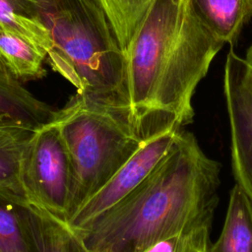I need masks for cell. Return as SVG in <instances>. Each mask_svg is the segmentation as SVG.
Listing matches in <instances>:
<instances>
[{"label":"cell","mask_w":252,"mask_h":252,"mask_svg":"<svg viewBox=\"0 0 252 252\" xmlns=\"http://www.w3.org/2000/svg\"><path fill=\"white\" fill-rule=\"evenodd\" d=\"M223 43L190 0H153L124 51L133 126L143 138L192 122V98Z\"/></svg>","instance_id":"2"},{"label":"cell","mask_w":252,"mask_h":252,"mask_svg":"<svg viewBox=\"0 0 252 252\" xmlns=\"http://www.w3.org/2000/svg\"><path fill=\"white\" fill-rule=\"evenodd\" d=\"M246 61L252 66V44H251V46L248 48V50H247V52H246Z\"/></svg>","instance_id":"17"},{"label":"cell","mask_w":252,"mask_h":252,"mask_svg":"<svg viewBox=\"0 0 252 252\" xmlns=\"http://www.w3.org/2000/svg\"><path fill=\"white\" fill-rule=\"evenodd\" d=\"M209 252H252V203L236 184L229 194L220 234Z\"/></svg>","instance_id":"12"},{"label":"cell","mask_w":252,"mask_h":252,"mask_svg":"<svg viewBox=\"0 0 252 252\" xmlns=\"http://www.w3.org/2000/svg\"><path fill=\"white\" fill-rule=\"evenodd\" d=\"M181 129L179 126H170L146 138L139 149L106 184L80 208L67 224L74 230L81 229L131 193L167 154Z\"/></svg>","instance_id":"6"},{"label":"cell","mask_w":252,"mask_h":252,"mask_svg":"<svg viewBox=\"0 0 252 252\" xmlns=\"http://www.w3.org/2000/svg\"><path fill=\"white\" fill-rule=\"evenodd\" d=\"M46 52L11 31L0 29V69L21 83L38 80L46 75L43 66Z\"/></svg>","instance_id":"10"},{"label":"cell","mask_w":252,"mask_h":252,"mask_svg":"<svg viewBox=\"0 0 252 252\" xmlns=\"http://www.w3.org/2000/svg\"><path fill=\"white\" fill-rule=\"evenodd\" d=\"M27 202L25 198L0 191V252H33Z\"/></svg>","instance_id":"13"},{"label":"cell","mask_w":252,"mask_h":252,"mask_svg":"<svg viewBox=\"0 0 252 252\" xmlns=\"http://www.w3.org/2000/svg\"><path fill=\"white\" fill-rule=\"evenodd\" d=\"M26 216L33 252H89L81 236L66 222L29 202Z\"/></svg>","instance_id":"11"},{"label":"cell","mask_w":252,"mask_h":252,"mask_svg":"<svg viewBox=\"0 0 252 252\" xmlns=\"http://www.w3.org/2000/svg\"><path fill=\"white\" fill-rule=\"evenodd\" d=\"M210 228L201 227L184 236L181 252H209Z\"/></svg>","instance_id":"16"},{"label":"cell","mask_w":252,"mask_h":252,"mask_svg":"<svg viewBox=\"0 0 252 252\" xmlns=\"http://www.w3.org/2000/svg\"><path fill=\"white\" fill-rule=\"evenodd\" d=\"M34 131L24 127L0 126V191L25 198L20 181L21 162Z\"/></svg>","instance_id":"14"},{"label":"cell","mask_w":252,"mask_h":252,"mask_svg":"<svg viewBox=\"0 0 252 252\" xmlns=\"http://www.w3.org/2000/svg\"><path fill=\"white\" fill-rule=\"evenodd\" d=\"M57 110L35 97L23 83L0 69V126L37 130L51 122Z\"/></svg>","instance_id":"8"},{"label":"cell","mask_w":252,"mask_h":252,"mask_svg":"<svg viewBox=\"0 0 252 252\" xmlns=\"http://www.w3.org/2000/svg\"><path fill=\"white\" fill-rule=\"evenodd\" d=\"M55 119L70 156L73 184L67 223L145 140L129 118L78 93Z\"/></svg>","instance_id":"3"},{"label":"cell","mask_w":252,"mask_h":252,"mask_svg":"<svg viewBox=\"0 0 252 252\" xmlns=\"http://www.w3.org/2000/svg\"><path fill=\"white\" fill-rule=\"evenodd\" d=\"M125 51L153 0H96Z\"/></svg>","instance_id":"15"},{"label":"cell","mask_w":252,"mask_h":252,"mask_svg":"<svg viewBox=\"0 0 252 252\" xmlns=\"http://www.w3.org/2000/svg\"><path fill=\"white\" fill-rule=\"evenodd\" d=\"M219 186V162L181 129L142 183L75 231L89 252H145L171 237L211 227Z\"/></svg>","instance_id":"1"},{"label":"cell","mask_w":252,"mask_h":252,"mask_svg":"<svg viewBox=\"0 0 252 252\" xmlns=\"http://www.w3.org/2000/svg\"><path fill=\"white\" fill-rule=\"evenodd\" d=\"M233 176L252 203V66L230 49L224 67Z\"/></svg>","instance_id":"5"},{"label":"cell","mask_w":252,"mask_h":252,"mask_svg":"<svg viewBox=\"0 0 252 252\" xmlns=\"http://www.w3.org/2000/svg\"><path fill=\"white\" fill-rule=\"evenodd\" d=\"M197 18L220 42L233 45L252 19V0H190Z\"/></svg>","instance_id":"9"},{"label":"cell","mask_w":252,"mask_h":252,"mask_svg":"<svg viewBox=\"0 0 252 252\" xmlns=\"http://www.w3.org/2000/svg\"><path fill=\"white\" fill-rule=\"evenodd\" d=\"M80 1L0 0V29L20 34L48 54L66 35Z\"/></svg>","instance_id":"7"},{"label":"cell","mask_w":252,"mask_h":252,"mask_svg":"<svg viewBox=\"0 0 252 252\" xmlns=\"http://www.w3.org/2000/svg\"><path fill=\"white\" fill-rule=\"evenodd\" d=\"M20 181L30 204L67 223L73 170L55 118L30 139L21 162Z\"/></svg>","instance_id":"4"}]
</instances>
